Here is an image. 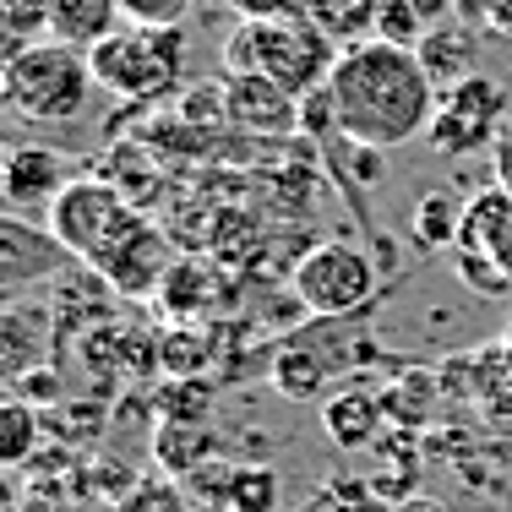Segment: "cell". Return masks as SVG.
Returning a JSON list of instances; mask_svg holds the SVG:
<instances>
[{
  "label": "cell",
  "instance_id": "5b68a950",
  "mask_svg": "<svg viewBox=\"0 0 512 512\" xmlns=\"http://www.w3.org/2000/svg\"><path fill=\"white\" fill-rule=\"evenodd\" d=\"M295 300L306 316H355L376 295V267L355 240H322L295 262Z\"/></svg>",
  "mask_w": 512,
  "mask_h": 512
},
{
  "label": "cell",
  "instance_id": "603a6c76",
  "mask_svg": "<svg viewBox=\"0 0 512 512\" xmlns=\"http://www.w3.org/2000/svg\"><path fill=\"white\" fill-rule=\"evenodd\" d=\"M153 453H158V463H164V469L197 474L202 458L213 453V442H207L197 425H164V431H158V442H153Z\"/></svg>",
  "mask_w": 512,
  "mask_h": 512
},
{
  "label": "cell",
  "instance_id": "836d02e7",
  "mask_svg": "<svg viewBox=\"0 0 512 512\" xmlns=\"http://www.w3.org/2000/svg\"><path fill=\"white\" fill-rule=\"evenodd\" d=\"M393 512H453V507L436 502V496H404V502H398Z\"/></svg>",
  "mask_w": 512,
  "mask_h": 512
},
{
  "label": "cell",
  "instance_id": "e575fe53",
  "mask_svg": "<svg viewBox=\"0 0 512 512\" xmlns=\"http://www.w3.org/2000/svg\"><path fill=\"white\" fill-rule=\"evenodd\" d=\"M300 512H344V507H338V502H333V496H327V491H316V496H311V502L300 507Z\"/></svg>",
  "mask_w": 512,
  "mask_h": 512
},
{
  "label": "cell",
  "instance_id": "4316f807",
  "mask_svg": "<svg viewBox=\"0 0 512 512\" xmlns=\"http://www.w3.org/2000/svg\"><path fill=\"white\" fill-rule=\"evenodd\" d=\"M453 273H458L469 289H480V295H507V289H512L507 267L496 262V256H485V251H469V246L453 251Z\"/></svg>",
  "mask_w": 512,
  "mask_h": 512
},
{
  "label": "cell",
  "instance_id": "44dd1931",
  "mask_svg": "<svg viewBox=\"0 0 512 512\" xmlns=\"http://www.w3.org/2000/svg\"><path fill=\"white\" fill-rule=\"evenodd\" d=\"M278 496H284V480H278L273 463H246L235 469V485H229V512H273Z\"/></svg>",
  "mask_w": 512,
  "mask_h": 512
},
{
  "label": "cell",
  "instance_id": "484cf974",
  "mask_svg": "<svg viewBox=\"0 0 512 512\" xmlns=\"http://www.w3.org/2000/svg\"><path fill=\"white\" fill-rule=\"evenodd\" d=\"M115 512H191L186 491H180L175 480H164V474H153V480H137L126 496H120Z\"/></svg>",
  "mask_w": 512,
  "mask_h": 512
},
{
  "label": "cell",
  "instance_id": "ac0fdd59",
  "mask_svg": "<svg viewBox=\"0 0 512 512\" xmlns=\"http://www.w3.org/2000/svg\"><path fill=\"white\" fill-rule=\"evenodd\" d=\"M463 213H469V202H458L453 191H425V197L414 202V213H409L414 246H425V251H458Z\"/></svg>",
  "mask_w": 512,
  "mask_h": 512
},
{
  "label": "cell",
  "instance_id": "d6a6232c",
  "mask_svg": "<svg viewBox=\"0 0 512 512\" xmlns=\"http://www.w3.org/2000/svg\"><path fill=\"white\" fill-rule=\"evenodd\" d=\"M420 6V17L431 22V28H442V22H453V0H414Z\"/></svg>",
  "mask_w": 512,
  "mask_h": 512
},
{
  "label": "cell",
  "instance_id": "9a60e30c",
  "mask_svg": "<svg viewBox=\"0 0 512 512\" xmlns=\"http://www.w3.org/2000/svg\"><path fill=\"white\" fill-rule=\"evenodd\" d=\"M120 0H50V39L77 44V50H99L104 39L120 33Z\"/></svg>",
  "mask_w": 512,
  "mask_h": 512
},
{
  "label": "cell",
  "instance_id": "9c48e42d",
  "mask_svg": "<svg viewBox=\"0 0 512 512\" xmlns=\"http://www.w3.org/2000/svg\"><path fill=\"white\" fill-rule=\"evenodd\" d=\"M71 267H77V256L50 224H33L17 213L0 218V295L6 300H17L28 284H55Z\"/></svg>",
  "mask_w": 512,
  "mask_h": 512
},
{
  "label": "cell",
  "instance_id": "2e32d148",
  "mask_svg": "<svg viewBox=\"0 0 512 512\" xmlns=\"http://www.w3.org/2000/svg\"><path fill=\"white\" fill-rule=\"evenodd\" d=\"M420 66L431 71L436 88H453V82L474 77V28H463V22H442V28H431L420 39Z\"/></svg>",
  "mask_w": 512,
  "mask_h": 512
},
{
  "label": "cell",
  "instance_id": "277c9868",
  "mask_svg": "<svg viewBox=\"0 0 512 512\" xmlns=\"http://www.w3.org/2000/svg\"><path fill=\"white\" fill-rule=\"evenodd\" d=\"M99 88L126 104L164 99L186 82V28H120L99 50H88Z\"/></svg>",
  "mask_w": 512,
  "mask_h": 512
},
{
  "label": "cell",
  "instance_id": "d4e9b609",
  "mask_svg": "<svg viewBox=\"0 0 512 512\" xmlns=\"http://www.w3.org/2000/svg\"><path fill=\"white\" fill-rule=\"evenodd\" d=\"M207 300V273L191 262H175L169 267V278L158 284V306H164L169 316H191Z\"/></svg>",
  "mask_w": 512,
  "mask_h": 512
},
{
  "label": "cell",
  "instance_id": "4fadbf2b",
  "mask_svg": "<svg viewBox=\"0 0 512 512\" xmlns=\"http://www.w3.org/2000/svg\"><path fill=\"white\" fill-rule=\"evenodd\" d=\"M44 338H50V311L6 300V311H0V365H6V387L17 382L22 371L44 365Z\"/></svg>",
  "mask_w": 512,
  "mask_h": 512
},
{
  "label": "cell",
  "instance_id": "ba28073f",
  "mask_svg": "<svg viewBox=\"0 0 512 512\" xmlns=\"http://www.w3.org/2000/svg\"><path fill=\"white\" fill-rule=\"evenodd\" d=\"M77 186L71 175V158L44 148V142H17L6 148V164H0V197H6V213L33 218V224H50L55 202Z\"/></svg>",
  "mask_w": 512,
  "mask_h": 512
},
{
  "label": "cell",
  "instance_id": "7a4b0ae2",
  "mask_svg": "<svg viewBox=\"0 0 512 512\" xmlns=\"http://www.w3.org/2000/svg\"><path fill=\"white\" fill-rule=\"evenodd\" d=\"M93 88H99V77H93L88 50L60 44V39L28 44V50L11 55L6 71H0L6 109L17 120H28V126H66V120L88 115Z\"/></svg>",
  "mask_w": 512,
  "mask_h": 512
},
{
  "label": "cell",
  "instance_id": "30bf717a",
  "mask_svg": "<svg viewBox=\"0 0 512 512\" xmlns=\"http://www.w3.org/2000/svg\"><path fill=\"white\" fill-rule=\"evenodd\" d=\"M224 120L251 137H289L300 131V93L262 71H224Z\"/></svg>",
  "mask_w": 512,
  "mask_h": 512
},
{
  "label": "cell",
  "instance_id": "52a82bcc",
  "mask_svg": "<svg viewBox=\"0 0 512 512\" xmlns=\"http://www.w3.org/2000/svg\"><path fill=\"white\" fill-rule=\"evenodd\" d=\"M137 218L142 213L120 197V186H109V180H77V186L55 202L50 229L71 246L77 262L93 267L99 256L115 251V240H126V229L137 224Z\"/></svg>",
  "mask_w": 512,
  "mask_h": 512
},
{
  "label": "cell",
  "instance_id": "cb8c5ba5",
  "mask_svg": "<svg viewBox=\"0 0 512 512\" xmlns=\"http://www.w3.org/2000/svg\"><path fill=\"white\" fill-rule=\"evenodd\" d=\"M431 33V22L420 17L414 0H382V17H376V39L398 44V50H420V39Z\"/></svg>",
  "mask_w": 512,
  "mask_h": 512
},
{
  "label": "cell",
  "instance_id": "4dcf8cb0",
  "mask_svg": "<svg viewBox=\"0 0 512 512\" xmlns=\"http://www.w3.org/2000/svg\"><path fill=\"white\" fill-rule=\"evenodd\" d=\"M491 164H496V186L512 197V115H507V126L496 131V142H491Z\"/></svg>",
  "mask_w": 512,
  "mask_h": 512
},
{
  "label": "cell",
  "instance_id": "1f68e13d",
  "mask_svg": "<svg viewBox=\"0 0 512 512\" xmlns=\"http://www.w3.org/2000/svg\"><path fill=\"white\" fill-rule=\"evenodd\" d=\"M480 17L491 22V28L512 33V0H480Z\"/></svg>",
  "mask_w": 512,
  "mask_h": 512
},
{
  "label": "cell",
  "instance_id": "7402d4cb",
  "mask_svg": "<svg viewBox=\"0 0 512 512\" xmlns=\"http://www.w3.org/2000/svg\"><path fill=\"white\" fill-rule=\"evenodd\" d=\"M0 17H6V60H11L28 44H44V33H50V0H0Z\"/></svg>",
  "mask_w": 512,
  "mask_h": 512
},
{
  "label": "cell",
  "instance_id": "ffe728a7",
  "mask_svg": "<svg viewBox=\"0 0 512 512\" xmlns=\"http://www.w3.org/2000/svg\"><path fill=\"white\" fill-rule=\"evenodd\" d=\"M39 431H44L39 409H33L28 398L11 393L6 404H0V463H6V469L28 463V458H33V447H39Z\"/></svg>",
  "mask_w": 512,
  "mask_h": 512
},
{
  "label": "cell",
  "instance_id": "d6986e66",
  "mask_svg": "<svg viewBox=\"0 0 512 512\" xmlns=\"http://www.w3.org/2000/svg\"><path fill=\"white\" fill-rule=\"evenodd\" d=\"M333 382V365H327L316 349L306 344V338H295V344H284L273 355V387L284 398H295V404H311L322 387Z\"/></svg>",
  "mask_w": 512,
  "mask_h": 512
},
{
  "label": "cell",
  "instance_id": "5bb4252c",
  "mask_svg": "<svg viewBox=\"0 0 512 512\" xmlns=\"http://www.w3.org/2000/svg\"><path fill=\"white\" fill-rule=\"evenodd\" d=\"M458 246L496 256V262L507 267V278H512V197H507L502 186L469 197V213H463V240H458Z\"/></svg>",
  "mask_w": 512,
  "mask_h": 512
},
{
  "label": "cell",
  "instance_id": "8fae6325",
  "mask_svg": "<svg viewBox=\"0 0 512 512\" xmlns=\"http://www.w3.org/2000/svg\"><path fill=\"white\" fill-rule=\"evenodd\" d=\"M169 267H175V251H169L164 229H153L148 218H137V224L126 229V240H115V251L93 262V273H99L115 295H158Z\"/></svg>",
  "mask_w": 512,
  "mask_h": 512
},
{
  "label": "cell",
  "instance_id": "f1b7e54d",
  "mask_svg": "<svg viewBox=\"0 0 512 512\" xmlns=\"http://www.w3.org/2000/svg\"><path fill=\"white\" fill-rule=\"evenodd\" d=\"M11 393L28 398V404H60V371L55 365H33V371H22L11 382Z\"/></svg>",
  "mask_w": 512,
  "mask_h": 512
},
{
  "label": "cell",
  "instance_id": "8992f818",
  "mask_svg": "<svg viewBox=\"0 0 512 512\" xmlns=\"http://www.w3.org/2000/svg\"><path fill=\"white\" fill-rule=\"evenodd\" d=\"M502 126H507V88L496 77H485V71H474V77L442 88V99H436V120H431L425 137H431L436 153L469 158V153L491 148Z\"/></svg>",
  "mask_w": 512,
  "mask_h": 512
},
{
  "label": "cell",
  "instance_id": "83f0119b",
  "mask_svg": "<svg viewBox=\"0 0 512 512\" xmlns=\"http://www.w3.org/2000/svg\"><path fill=\"white\" fill-rule=\"evenodd\" d=\"M131 28H180L191 11V0H120Z\"/></svg>",
  "mask_w": 512,
  "mask_h": 512
},
{
  "label": "cell",
  "instance_id": "6da1fadb",
  "mask_svg": "<svg viewBox=\"0 0 512 512\" xmlns=\"http://www.w3.org/2000/svg\"><path fill=\"white\" fill-rule=\"evenodd\" d=\"M327 93L338 104L344 137L360 142V148H382V153L425 137L436 120V99H442V88L420 66V55L382 44V39L355 44V50L338 55Z\"/></svg>",
  "mask_w": 512,
  "mask_h": 512
},
{
  "label": "cell",
  "instance_id": "3957f363",
  "mask_svg": "<svg viewBox=\"0 0 512 512\" xmlns=\"http://www.w3.org/2000/svg\"><path fill=\"white\" fill-rule=\"evenodd\" d=\"M338 44L316 28L311 17H278V22H240L224 39V71H262L284 82L289 93H316L327 88L338 66Z\"/></svg>",
  "mask_w": 512,
  "mask_h": 512
},
{
  "label": "cell",
  "instance_id": "f546056e",
  "mask_svg": "<svg viewBox=\"0 0 512 512\" xmlns=\"http://www.w3.org/2000/svg\"><path fill=\"white\" fill-rule=\"evenodd\" d=\"M240 22H278V17H306V0H224Z\"/></svg>",
  "mask_w": 512,
  "mask_h": 512
},
{
  "label": "cell",
  "instance_id": "e0dca14e",
  "mask_svg": "<svg viewBox=\"0 0 512 512\" xmlns=\"http://www.w3.org/2000/svg\"><path fill=\"white\" fill-rule=\"evenodd\" d=\"M306 17L338 44V50H355V44L376 39L382 0H306Z\"/></svg>",
  "mask_w": 512,
  "mask_h": 512
},
{
  "label": "cell",
  "instance_id": "7c38bea8",
  "mask_svg": "<svg viewBox=\"0 0 512 512\" xmlns=\"http://www.w3.org/2000/svg\"><path fill=\"white\" fill-rule=\"evenodd\" d=\"M382 420H387V404L376 393H365V387H338L322 404V431L344 453H365L376 442V431H382Z\"/></svg>",
  "mask_w": 512,
  "mask_h": 512
}]
</instances>
